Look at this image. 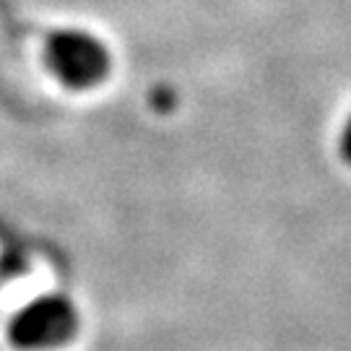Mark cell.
Segmentation results:
<instances>
[{"label": "cell", "mask_w": 351, "mask_h": 351, "mask_svg": "<svg viewBox=\"0 0 351 351\" xmlns=\"http://www.w3.org/2000/svg\"><path fill=\"white\" fill-rule=\"evenodd\" d=\"M45 65L65 88H97L112 71V55L94 32L68 26L45 42Z\"/></svg>", "instance_id": "obj_1"}, {"label": "cell", "mask_w": 351, "mask_h": 351, "mask_svg": "<svg viewBox=\"0 0 351 351\" xmlns=\"http://www.w3.org/2000/svg\"><path fill=\"white\" fill-rule=\"evenodd\" d=\"M78 310L63 294H39L19 307L8 323V339L21 351H55L78 333Z\"/></svg>", "instance_id": "obj_2"}, {"label": "cell", "mask_w": 351, "mask_h": 351, "mask_svg": "<svg viewBox=\"0 0 351 351\" xmlns=\"http://www.w3.org/2000/svg\"><path fill=\"white\" fill-rule=\"evenodd\" d=\"M339 154H341V159H343V162L351 167V114L346 117V123H343V130H341Z\"/></svg>", "instance_id": "obj_3"}]
</instances>
